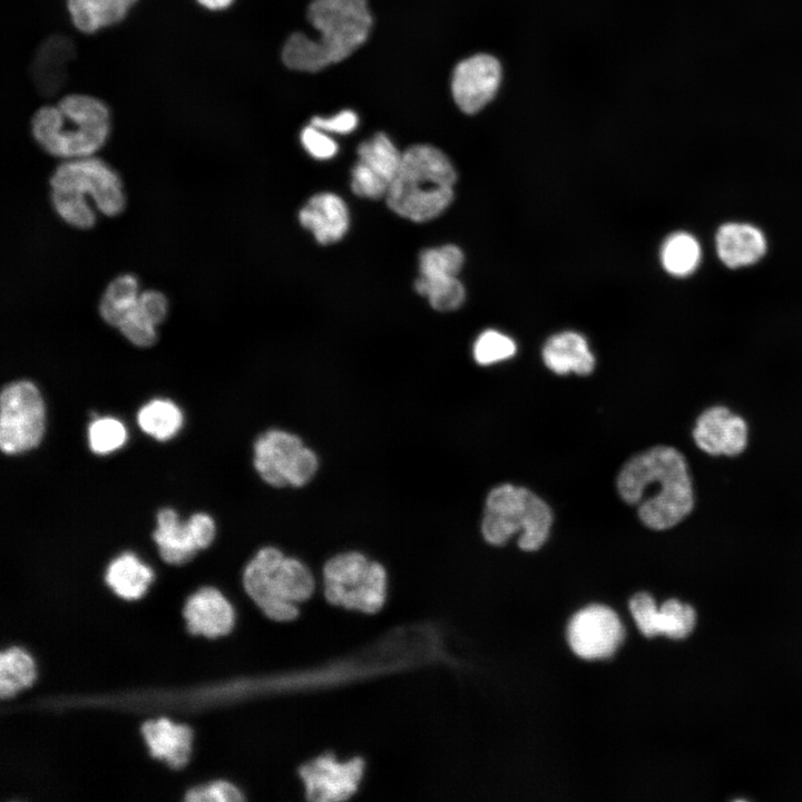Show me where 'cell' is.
<instances>
[{
  "instance_id": "27",
  "label": "cell",
  "mask_w": 802,
  "mask_h": 802,
  "mask_svg": "<svg viewBox=\"0 0 802 802\" xmlns=\"http://www.w3.org/2000/svg\"><path fill=\"white\" fill-rule=\"evenodd\" d=\"M664 268L672 275L692 274L701 261V247L696 238L685 232L669 235L661 250Z\"/></svg>"
},
{
  "instance_id": "30",
  "label": "cell",
  "mask_w": 802,
  "mask_h": 802,
  "mask_svg": "<svg viewBox=\"0 0 802 802\" xmlns=\"http://www.w3.org/2000/svg\"><path fill=\"white\" fill-rule=\"evenodd\" d=\"M696 614L691 605L671 598L659 606V630L672 639L687 637L695 627Z\"/></svg>"
},
{
  "instance_id": "6",
  "label": "cell",
  "mask_w": 802,
  "mask_h": 802,
  "mask_svg": "<svg viewBox=\"0 0 802 802\" xmlns=\"http://www.w3.org/2000/svg\"><path fill=\"white\" fill-rule=\"evenodd\" d=\"M551 525L552 512L541 498L527 488L505 483L486 499L481 532L492 546H502L520 532L519 548L536 551L547 541Z\"/></svg>"
},
{
  "instance_id": "9",
  "label": "cell",
  "mask_w": 802,
  "mask_h": 802,
  "mask_svg": "<svg viewBox=\"0 0 802 802\" xmlns=\"http://www.w3.org/2000/svg\"><path fill=\"white\" fill-rule=\"evenodd\" d=\"M46 410L38 388L30 381L7 384L0 395V447L4 453L29 451L41 442Z\"/></svg>"
},
{
  "instance_id": "38",
  "label": "cell",
  "mask_w": 802,
  "mask_h": 802,
  "mask_svg": "<svg viewBox=\"0 0 802 802\" xmlns=\"http://www.w3.org/2000/svg\"><path fill=\"white\" fill-rule=\"evenodd\" d=\"M301 140L307 153L317 159L331 158L338 151L335 141L313 125L302 130Z\"/></svg>"
},
{
  "instance_id": "3",
  "label": "cell",
  "mask_w": 802,
  "mask_h": 802,
  "mask_svg": "<svg viewBox=\"0 0 802 802\" xmlns=\"http://www.w3.org/2000/svg\"><path fill=\"white\" fill-rule=\"evenodd\" d=\"M110 129L109 109L100 99L82 94L63 96L39 108L31 134L47 153L62 158L89 157L100 149Z\"/></svg>"
},
{
  "instance_id": "37",
  "label": "cell",
  "mask_w": 802,
  "mask_h": 802,
  "mask_svg": "<svg viewBox=\"0 0 802 802\" xmlns=\"http://www.w3.org/2000/svg\"><path fill=\"white\" fill-rule=\"evenodd\" d=\"M188 802H238L243 796L237 788L225 781L189 790L186 794Z\"/></svg>"
},
{
  "instance_id": "31",
  "label": "cell",
  "mask_w": 802,
  "mask_h": 802,
  "mask_svg": "<svg viewBox=\"0 0 802 802\" xmlns=\"http://www.w3.org/2000/svg\"><path fill=\"white\" fill-rule=\"evenodd\" d=\"M463 265V253L454 245L428 248L420 253L419 271L426 276H457Z\"/></svg>"
},
{
  "instance_id": "5",
  "label": "cell",
  "mask_w": 802,
  "mask_h": 802,
  "mask_svg": "<svg viewBox=\"0 0 802 802\" xmlns=\"http://www.w3.org/2000/svg\"><path fill=\"white\" fill-rule=\"evenodd\" d=\"M243 585L263 613L277 622L294 619L299 615L297 605L314 590L310 569L275 547L260 549L248 561Z\"/></svg>"
},
{
  "instance_id": "25",
  "label": "cell",
  "mask_w": 802,
  "mask_h": 802,
  "mask_svg": "<svg viewBox=\"0 0 802 802\" xmlns=\"http://www.w3.org/2000/svg\"><path fill=\"white\" fill-rule=\"evenodd\" d=\"M138 296L137 278L131 274H121L107 285L100 299L99 314L106 323L119 327Z\"/></svg>"
},
{
  "instance_id": "11",
  "label": "cell",
  "mask_w": 802,
  "mask_h": 802,
  "mask_svg": "<svg viewBox=\"0 0 802 802\" xmlns=\"http://www.w3.org/2000/svg\"><path fill=\"white\" fill-rule=\"evenodd\" d=\"M625 635L618 614L612 607L598 603L576 610L566 626V642L570 651L588 662L614 656Z\"/></svg>"
},
{
  "instance_id": "41",
  "label": "cell",
  "mask_w": 802,
  "mask_h": 802,
  "mask_svg": "<svg viewBox=\"0 0 802 802\" xmlns=\"http://www.w3.org/2000/svg\"><path fill=\"white\" fill-rule=\"evenodd\" d=\"M202 7L209 10H223L229 7L233 0H196Z\"/></svg>"
},
{
  "instance_id": "29",
  "label": "cell",
  "mask_w": 802,
  "mask_h": 802,
  "mask_svg": "<svg viewBox=\"0 0 802 802\" xmlns=\"http://www.w3.org/2000/svg\"><path fill=\"white\" fill-rule=\"evenodd\" d=\"M414 290L438 311L456 310L464 301V287L457 276L420 275L414 281Z\"/></svg>"
},
{
  "instance_id": "24",
  "label": "cell",
  "mask_w": 802,
  "mask_h": 802,
  "mask_svg": "<svg viewBox=\"0 0 802 802\" xmlns=\"http://www.w3.org/2000/svg\"><path fill=\"white\" fill-rule=\"evenodd\" d=\"M151 579V569L131 552H124L115 558L106 571L108 586L126 599L140 597Z\"/></svg>"
},
{
  "instance_id": "10",
  "label": "cell",
  "mask_w": 802,
  "mask_h": 802,
  "mask_svg": "<svg viewBox=\"0 0 802 802\" xmlns=\"http://www.w3.org/2000/svg\"><path fill=\"white\" fill-rule=\"evenodd\" d=\"M49 183L51 190L69 192L81 197L88 193L107 216H116L124 209L121 180L99 158L89 156L66 160L55 169Z\"/></svg>"
},
{
  "instance_id": "39",
  "label": "cell",
  "mask_w": 802,
  "mask_h": 802,
  "mask_svg": "<svg viewBox=\"0 0 802 802\" xmlns=\"http://www.w3.org/2000/svg\"><path fill=\"white\" fill-rule=\"evenodd\" d=\"M137 306L155 325L160 324L167 315V299L163 293L155 290H147L140 293L137 300Z\"/></svg>"
},
{
  "instance_id": "23",
  "label": "cell",
  "mask_w": 802,
  "mask_h": 802,
  "mask_svg": "<svg viewBox=\"0 0 802 802\" xmlns=\"http://www.w3.org/2000/svg\"><path fill=\"white\" fill-rule=\"evenodd\" d=\"M137 0H66L75 27L85 33L123 20Z\"/></svg>"
},
{
  "instance_id": "15",
  "label": "cell",
  "mask_w": 802,
  "mask_h": 802,
  "mask_svg": "<svg viewBox=\"0 0 802 802\" xmlns=\"http://www.w3.org/2000/svg\"><path fill=\"white\" fill-rule=\"evenodd\" d=\"M363 769L364 763L359 757L341 762L326 754L305 763L300 769V776L309 800L335 802L355 793Z\"/></svg>"
},
{
  "instance_id": "16",
  "label": "cell",
  "mask_w": 802,
  "mask_h": 802,
  "mask_svg": "<svg viewBox=\"0 0 802 802\" xmlns=\"http://www.w3.org/2000/svg\"><path fill=\"white\" fill-rule=\"evenodd\" d=\"M500 80L501 66L495 57L486 53L469 57L453 70V99L463 113L476 114L495 97Z\"/></svg>"
},
{
  "instance_id": "2",
  "label": "cell",
  "mask_w": 802,
  "mask_h": 802,
  "mask_svg": "<svg viewBox=\"0 0 802 802\" xmlns=\"http://www.w3.org/2000/svg\"><path fill=\"white\" fill-rule=\"evenodd\" d=\"M307 19L319 37L292 35L282 57L288 68L309 72L348 58L368 39L373 22L368 0H313Z\"/></svg>"
},
{
  "instance_id": "19",
  "label": "cell",
  "mask_w": 802,
  "mask_h": 802,
  "mask_svg": "<svg viewBox=\"0 0 802 802\" xmlns=\"http://www.w3.org/2000/svg\"><path fill=\"white\" fill-rule=\"evenodd\" d=\"M715 244L720 260L731 268L754 264L766 252L763 233L745 223L722 225L715 235Z\"/></svg>"
},
{
  "instance_id": "12",
  "label": "cell",
  "mask_w": 802,
  "mask_h": 802,
  "mask_svg": "<svg viewBox=\"0 0 802 802\" xmlns=\"http://www.w3.org/2000/svg\"><path fill=\"white\" fill-rule=\"evenodd\" d=\"M695 447L712 458L734 459L750 444V424L744 415L730 405L714 403L695 418L691 430Z\"/></svg>"
},
{
  "instance_id": "32",
  "label": "cell",
  "mask_w": 802,
  "mask_h": 802,
  "mask_svg": "<svg viewBox=\"0 0 802 802\" xmlns=\"http://www.w3.org/2000/svg\"><path fill=\"white\" fill-rule=\"evenodd\" d=\"M88 440L92 452L107 454L124 446L127 440V430L115 418H97L89 426Z\"/></svg>"
},
{
  "instance_id": "35",
  "label": "cell",
  "mask_w": 802,
  "mask_h": 802,
  "mask_svg": "<svg viewBox=\"0 0 802 802\" xmlns=\"http://www.w3.org/2000/svg\"><path fill=\"white\" fill-rule=\"evenodd\" d=\"M627 605L635 625L643 636L653 638L661 635L659 607L649 593H635L628 599Z\"/></svg>"
},
{
  "instance_id": "14",
  "label": "cell",
  "mask_w": 802,
  "mask_h": 802,
  "mask_svg": "<svg viewBox=\"0 0 802 802\" xmlns=\"http://www.w3.org/2000/svg\"><path fill=\"white\" fill-rule=\"evenodd\" d=\"M359 162L352 169L351 188L361 197L378 199L387 196L402 159L390 138L379 133L358 147Z\"/></svg>"
},
{
  "instance_id": "21",
  "label": "cell",
  "mask_w": 802,
  "mask_h": 802,
  "mask_svg": "<svg viewBox=\"0 0 802 802\" xmlns=\"http://www.w3.org/2000/svg\"><path fill=\"white\" fill-rule=\"evenodd\" d=\"M141 732L154 757L165 760L173 767L187 762L192 743V731L187 725L159 718L146 722Z\"/></svg>"
},
{
  "instance_id": "1",
  "label": "cell",
  "mask_w": 802,
  "mask_h": 802,
  "mask_svg": "<svg viewBox=\"0 0 802 802\" xmlns=\"http://www.w3.org/2000/svg\"><path fill=\"white\" fill-rule=\"evenodd\" d=\"M617 489L625 502L637 507L640 521L655 531L679 525L696 505L687 459L672 446L658 444L630 458L618 473Z\"/></svg>"
},
{
  "instance_id": "22",
  "label": "cell",
  "mask_w": 802,
  "mask_h": 802,
  "mask_svg": "<svg viewBox=\"0 0 802 802\" xmlns=\"http://www.w3.org/2000/svg\"><path fill=\"white\" fill-rule=\"evenodd\" d=\"M72 42L62 36H55L39 48L32 65L37 88L46 95L60 90L66 81L67 67L74 56Z\"/></svg>"
},
{
  "instance_id": "26",
  "label": "cell",
  "mask_w": 802,
  "mask_h": 802,
  "mask_svg": "<svg viewBox=\"0 0 802 802\" xmlns=\"http://www.w3.org/2000/svg\"><path fill=\"white\" fill-rule=\"evenodd\" d=\"M137 422L145 433L165 441L178 432L183 424V414L174 402L156 399L139 410Z\"/></svg>"
},
{
  "instance_id": "18",
  "label": "cell",
  "mask_w": 802,
  "mask_h": 802,
  "mask_svg": "<svg viewBox=\"0 0 802 802\" xmlns=\"http://www.w3.org/2000/svg\"><path fill=\"white\" fill-rule=\"evenodd\" d=\"M299 219L323 245L340 241L349 228L346 205L341 197L332 193L312 196L300 211Z\"/></svg>"
},
{
  "instance_id": "33",
  "label": "cell",
  "mask_w": 802,
  "mask_h": 802,
  "mask_svg": "<svg viewBox=\"0 0 802 802\" xmlns=\"http://www.w3.org/2000/svg\"><path fill=\"white\" fill-rule=\"evenodd\" d=\"M50 198L56 213L67 224L88 229L96 223V216L84 197L72 193L51 190Z\"/></svg>"
},
{
  "instance_id": "8",
  "label": "cell",
  "mask_w": 802,
  "mask_h": 802,
  "mask_svg": "<svg viewBox=\"0 0 802 802\" xmlns=\"http://www.w3.org/2000/svg\"><path fill=\"white\" fill-rule=\"evenodd\" d=\"M254 467L272 487H302L316 473L319 459L297 436L272 429L254 443Z\"/></svg>"
},
{
  "instance_id": "28",
  "label": "cell",
  "mask_w": 802,
  "mask_h": 802,
  "mask_svg": "<svg viewBox=\"0 0 802 802\" xmlns=\"http://www.w3.org/2000/svg\"><path fill=\"white\" fill-rule=\"evenodd\" d=\"M36 677V668L30 656L20 648L12 647L0 654V696L7 698L29 686Z\"/></svg>"
},
{
  "instance_id": "4",
  "label": "cell",
  "mask_w": 802,
  "mask_h": 802,
  "mask_svg": "<svg viewBox=\"0 0 802 802\" xmlns=\"http://www.w3.org/2000/svg\"><path fill=\"white\" fill-rule=\"evenodd\" d=\"M457 175L450 159L430 145H413L402 153L399 172L387 194L398 215L422 223L440 215L452 202Z\"/></svg>"
},
{
  "instance_id": "7",
  "label": "cell",
  "mask_w": 802,
  "mask_h": 802,
  "mask_svg": "<svg viewBox=\"0 0 802 802\" xmlns=\"http://www.w3.org/2000/svg\"><path fill=\"white\" fill-rule=\"evenodd\" d=\"M324 595L338 606L375 613L384 603L387 573L383 566L361 552H342L323 568Z\"/></svg>"
},
{
  "instance_id": "34",
  "label": "cell",
  "mask_w": 802,
  "mask_h": 802,
  "mask_svg": "<svg viewBox=\"0 0 802 802\" xmlns=\"http://www.w3.org/2000/svg\"><path fill=\"white\" fill-rule=\"evenodd\" d=\"M515 353V342L507 335L495 330L482 332L473 345L475 360L481 365L509 359Z\"/></svg>"
},
{
  "instance_id": "20",
  "label": "cell",
  "mask_w": 802,
  "mask_h": 802,
  "mask_svg": "<svg viewBox=\"0 0 802 802\" xmlns=\"http://www.w3.org/2000/svg\"><path fill=\"white\" fill-rule=\"evenodd\" d=\"M542 360L557 374L575 372L579 375L591 373L595 358L586 340L576 332H563L551 336L544 345Z\"/></svg>"
},
{
  "instance_id": "40",
  "label": "cell",
  "mask_w": 802,
  "mask_h": 802,
  "mask_svg": "<svg viewBox=\"0 0 802 802\" xmlns=\"http://www.w3.org/2000/svg\"><path fill=\"white\" fill-rule=\"evenodd\" d=\"M311 125L324 131L348 134L358 126V115L352 110H342L330 118L314 117Z\"/></svg>"
},
{
  "instance_id": "17",
  "label": "cell",
  "mask_w": 802,
  "mask_h": 802,
  "mask_svg": "<svg viewBox=\"0 0 802 802\" xmlns=\"http://www.w3.org/2000/svg\"><path fill=\"white\" fill-rule=\"evenodd\" d=\"M187 629L208 638L227 634L234 624V612L227 599L215 588L204 587L186 602L184 610Z\"/></svg>"
},
{
  "instance_id": "13",
  "label": "cell",
  "mask_w": 802,
  "mask_h": 802,
  "mask_svg": "<svg viewBox=\"0 0 802 802\" xmlns=\"http://www.w3.org/2000/svg\"><path fill=\"white\" fill-rule=\"evenodd\" d=\"M215 537L214 520L198 512L182 522L170 508L157 515V527L153 538L164 561L180 565L188 561L199 549L208 547Z\"/></svg>"
},
{
  "instance_id": "36",
  "label": "cell",
  "mask_w": 802,
  "mask_h": 802,
  "mask_svg": "<svg viewBox=\"0 0 802 802\" xmlns=\"http://www.w3.org/2000/svg\"><path fill=\"white\" fill-rule=\"evenodd\" d=\"M118 329L129 342L140 348L151 346L157 341L156 325L137 306V302Z\"/></svg>"
}]
</instances>
